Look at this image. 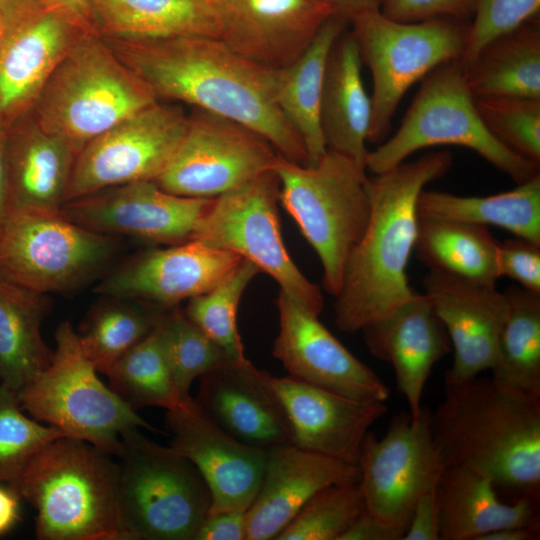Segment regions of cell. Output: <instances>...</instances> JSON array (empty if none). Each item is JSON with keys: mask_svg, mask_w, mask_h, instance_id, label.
I'll return each instance as SVG.
<instances>
[{"mask_svg": "<svg viewBox=\"0 0 540 540\" xmlns=\"http://www.w3.org/2000/svg\"><path fill=\"white\" fill-rule=\"evenodd\" d=\"M359 481L358 465L295 444L267 449L259 489L246 511L247 540H275L317 492Z\"/></svg>", "mask_w": 540, "mask_h": 540, "instance_id": "d4e9b609", "label": "cell"}, {"mask_svg": "<svg viewBox=\"0 0 540 540\" xmlns=\"http://www.w3.org/2000/svg\"><path fill=\"white\" fill-rule=\"evenodd\" d=\"M112 456L64 436L31 460L12 490L35 510L37 539L121 540Z\"/></svg>", "mask_w": 540, "mask_h": 540, "instance_id": "277c9868", "label": "cell"}, {"mask_svg": "<svg viewBox=\"0 0 540 540\" xmlns=\"http://www.w3.org/2000/svg\"><path fill=\"white\" fill-rule=\"evenodd\" d=\"M349 26L373 81L367 141L379 143L388 136L406 91L437 66L461 59L470 22L437 18L404 23L372 10L354 16Z\"/></svg>", "mask_w": 540, "mask_h": 540, "instance_id": "30bf717a", "label": "cell"}, {"mask_svg": "<svg viewBox=\"0 0 540 540\" xmlns=\"http://www.w3.org/2000/svg\"><path fill=\"white\" fill-rule=\"evenodd\" d=\"M487 130L515 153L540 164V99L520 96L474 98Z\"/></svg>", "mask_w": 540, "mask_h": 540, "instance_id": "7bdbcfd3", "label": "cell"}, {"mask_svg": "<svg viewBox=\"0 0 540 540\" xmlns=\"http://www.w3.org/2000/svg\"><path fill=\"white\" fill-rule=\"evenodd\" d=\"M330 1V0H329Z\"/></svg>", "mask_w": 540, "mask_h": 540, "instance_id": "680465c9", "label": "cell"}, {"mask_svg": "<svg viewBox=\"0 0 540 540\" xmlns=\"http://www.w3.org/2000/svg\"><path fill=\"white\" fill-rule=\"evenodd\" d=\"M114 237L89 231L60 209H8L0 224V277L47 295L77 289L114 258Z\"/></svg>", "mask_w": 540, "mask_h": 540, "instance_id": "8fae6325", "label": "cell"}, {"mask_svg": "<svg viewBox=\"0 0 540 540\" xmlns=\"http://www.w3.org/2000/svg\"><path fill=\"white\" fill-rule=\"evenodd\" d=\"M219 39L262 67L295 62L335 10L329 0H211Z\"/></svg>", "mask_w": 540, "mask_h": 540, "instance_id": "44dd1931", "label": "cell"}, {"mask_svg": "<svg viewBox=\"0 0 540 540\" xmlns=\"http://www.w3.org/2000/svg\"><path fill=\"white\" fill-rule=\"evenodd\" d=\"M454 356L445 383H459L491 370L507 313L505 293L452 275L429 271L423 280Z\"/></svg>", "mask_w": 540, "mask_h": 540, "instance_id": "7402d4cb", "label": "cell"}, {"mask_svg": "<svg viewBox=\"0 0 540 540\" xmlns=\"http://www.w3.org/2000/svg\"><path fill=\"white\" fill-rule=\"evenodd\" d=\"M335 14L347 21L363 12L380 10L383 0H330Z\"/></svg>", "mask_w": 540, "mask_h": 540, "instance_id": "f5cc1de1", "label": "cell"}, {"mask_svg": "<svg viewBox=\"0 0 540 540\" xmlns=\"http://www.w3.org/2000/svg\"><path fill=\"white\" fill-rule=\"evenodd\" d=\"M274 170L280 181V203L317 253L323 287L336 296L348 257L369 218L366 170L328 148L314 165L281 155Z\"/></svg>", "mask_w": 540, "mask_h": 540, "instance_id": "52a82bcc", "label": "cell"}, {"mask_svg": "<svg viewBox=\"0 0 540 540\" xmlns=\"http://www.w3.org/2000/svg\"><path fill=\"white\" fill-rule=\"evenodd\" d=\"M474 98L520 96L540 99V25L533 18L482 47L461 66Z\"/></svg>", "mask_w": 540, "mask_h": 540, "instance_id": "d6a6232c", "label": "cell"}, {"mask_svg": "<svg viewBox=\"0 0 540 540\" xmlns=\"http://www.w3.org/2000/svg\"><path fill=\"white\" fill-rule=\"evenodd\" d=\"M243 259L234 252L190 239L130 257L107 274L94 292L168 309L210 291Z\"/></svg>", "mask_w": 540, "mask_h": 540, "instance_id": "d6986e66", "label": "cell"}, {"mask_svg": "<svg viewBox=\"0 0 540 540\" xmlns=\"http://www.w3.org/2000/svg\"><path fill=\"white\" fill-rule=\"evenodd\" d=\"M200 408L237 439L263 449L293 444L285 408L272 375L247 358L228 359L200 377Z\"/></svg>", "mask_w": 540, "mask_h": 540, "instance_id": "603a6c76", "label": "cell"}, {"mask_svg": "<svg viewBox=\"0 0 540 540\" xmlns=\"http://www.w3.org/2000/svg\"><path fill=\"white\" fill-rule=\"evenodd\" d=\"M55 343L49 366L17 393L24 412L116 457L124 430H154L99 379L69 321L58 325Z\"/></svg>", "mask_w": 540, "mask_h": 540, "instance_id": "9c48e42d", "label": "cell"}, {"mask_svg": "<svg viewBox=\"0 0 540 540\" xmlns=\"http://www.w3.org/2000/svg\"><path fill=\"white\" fill-rule=\"evenodd\" d=\"M280 156L253 129L194 108L181 144L154 182L175 195L216 198L273 170Z\"/></svg>", "mask_w": 540, "mask_h": 540, "instance_id": "4fadbf2b", "label": "cell"}, {"mask_svg": "<svg viewBox=\"0 0 540 540\" xmlns=\"http://www.w3.org/2000/svg\"><path fill=\"white\" fill-rule=\"evenodd\" d=\"M440 540H477L505 527L540 526L538 502L501 501L490 478L465 467L445 468L437 484Z\"/></svg>", "mask_w": 540, "mask_h": 540, "instance_id": "83f0119b", "label": "cell"}, {"mask_svg": "<svg viewBox=\"0 0 540 540\" xmlns=\"http://www.w3.org/2000/svg\"><path fill=\"white\" fill-rule=\"evenodd\" d=\"M0 23V126L7 129L32 111L59 62L89 32L39 0L0 10Z\"/></svg>", "mask_w": 540, "mask_h": 540, "instance_id": "2e32d148", "label": "cell"}, {"mask_svg": "<svg viewBox=\"0 0 540 540\" xmlns=\"http://www.w3.org/2000/svg\"><path fill=\"white\" fill-rule=\"evenodd\" d=\"M188 115L157 101L89 142L76 156L66 200L138 181H154L186 133Z\"/></svg>", "mask_w": 540, "mask_h": 540, "instance_id": "5bb4252c", "label": "cell"}, {"mask_svg": "<svg viewBox=\"0 0 540 540\" xmlns=\"http://www.w3.org/2000/svg\"><path fill=\"white\" fill-rule=\"evenodd\" d=\"M497 269L500 277H509L521 288L540 294V244L516 236L498 243Z\"/></svg>", "mask_w": 540, "mask_h": 540, "instance_id": "bcb514c9", "label": "cell"}, {"mask_svg": "<svg viewBox=\"0 0 540 540\" xmlns=\"http://www.w3.org/2000/svg\"><path fill=\"white\" fill-rule=\"evenodd\" d=\"M42 3L58 9L73 19L79 26L89 33L95 32L89 0H39ZM98 35V34H97Z\"/></svg>", "mask_w": 540, "mask_h": 540, "instance_id": "f907efd6", "label": "cell"}, {"mask_svg": "<svg viewBox=\"0 0 540 540\" xmlns=\"http://www.w3.org/2000/svg\"><path fill=\"white\" fill-rule=\"evenodd\" d=\"M170 446L199 471L211 494L209 512L247 511L259 489L267 450L216 424L195 398L166 412Z\"/></svg>", "mask_w": 540, "mask_h": 540, "instance_id": "ac0fdd59", "label": "cell"}, {"mask_svg": "<svg viewBox=\"0 0 540 540\" xmlns=\"http://www.w3.org/2000/svg\"><path fill=\"white\" fill-rule=\"evenodd\" d=\"M194 540H247L246 512H209Z\"/></svg>", "mask_w": 540, "mask_h": 540, "instance_id": "c3c4849f", "label": "cell"}, {"mask_svg": "<svg viewBox=\"0 0 540 540\" xmlns=\"http://www.w3.org/2000/svg\"><path fill=\"white\" fill-rule=\"evenodd\" d=\"M280 181L275 170L214 198L192 239L227 250L270 275L280 291L320 315L323 296L295 265L284 245L279 220Z\"/></svg>", "mask_w": 540, "mask_h": 540, "instance_id": "7c38bea8", "label": "cell"}, {"mask_svg": "<svg viewBox=\"0 0 540 540\" xmlns=\"http://www.w3.org/2000/svg\"><path fill=\"white\" fill-rule=\"evenodd\" d=\"M504 293L507 313L491 377L514 393L540 398V294L520 286Z\"/></svg>", "mask_w": 540, "mask_h": 540, "instance_id": "d590c367", "label": "cell"}, {"mask_svg": "<svg viewBox=\"0 0 540 540\" xmlns=\"http://www.w3.org/2000/svg\"><path fill=\"white\" fill-rule=\"evenodd\" d=\"M95 32L104 38L219 37L211 0H89Z\"/></svg>", "mask_w": 540, "mask_h": 540, "instance_id": "4dcf8cb0", "label": "cell"}, {"mask_svg": "<svg viewBox=\"0 0 540 540\" xmlns=\"http://www.w3.org/2000/svg\"><path fill=\"white\" fill-rule=\"evenodd\" d=\"M68 436L28 417L17 393L0 384V483L13 489L31 460L49 443Z\"/></svg>", "mask_w": 540, "mask_h": 540, "instance_id": "60d3db41", "label": "cell"}, {"mask_svg": "<svg viewBox=\"0 0 540 540\" xmlns=\"http://www.w3.org/2000/svg\"><path fill=\"white\" fill-rule=\"evenodd\" d=\"M279 332L272 353L288 374L358 400L385 402L386 384L308 310L283 292L277 299Z\"/></svg>", "mask_w": 540, "mask_h": 540, "instance_id": "ffe728a7", "label": "cell"}, {"mask_svg": "<svg viewBox=\"0 0 540 540\" xmlns=\"http://www.w3.org/2000/svg\"><path fill=\"white\" fill-rule=\"evenodd\" d=\"M76 152L62 138L45 131L32 112L5 133L8 209H60Z\"/></svg>", "mask_w": 540, "mask_h": 540, "instance_id": "4316f807", "label": "cell"}, {"mask_svg": "<svg viewBox=\"0 0 540 540\" xmlns=\"http://www.w3.org/2000/svg\"><path fill=\"white\" fill-rule=\"evenodd\" d=\"M19 0H0V10L8 7L11 4L16 3Z\"/></svg>", "mask_w": 540, "mask_h": 540, "instance_id": "9f6ffc18", "label": "cell"}, {"mask_svg": "<svg viewBox=\"0 0 540 540\" xmlns=\"http://www.w3.org/2000/svg\"><path fill=\"white\" fill-rule=\"evenodd\" d=\"M399 129L366 157V170L385 172L416 151L459 145L479 154L521 184L539 173V163L499 142L484 126L468 90L459 61L443 63L422 80Z\"/></svg>", "mask_w": 540, "mask_h": 540, "instance_id": "ba28073f", "label": "cell"}, {"mask_svg": "<svg viewBox=\"0 0 540 540\" xmlns=\"http://www.w3.org/2000/svg\"><path fill=\"white\" fill-rule=\"evenodd\" d=\"M124 430L117 456L121 540H194L211 494L197 468L171 446Z\"/></svg>", "mask_w": 540, "mask_h": 540, "instance_id": "8992f818", "label": "cell"}, {"mask_svg": "<svg viewBox=\"0 0 540 540\" xmlns=\"http://www.w3.org/2000/svg\"><path fill=\"white\" fill-rule=\"evenodd\" d=\"M161 326L173 378L181 399L186 401L192 397L190 388L194 380L229 357L177 306L164 312Z\"/></svg>", "mask_w": 540, "mask_h": 540, "instance_id": "ab89813d", "label": "cell"}, {"mask_svg": "<svg viewBox=\"0 0 540 540\" xmlns=\"http://www.w3.org/2000/svg\"><path fill=\"white\" fill-rule=\"evenodd\" d=\"M5 133L6 129L0 126V224L8 210L5 164Z\"/></svg>", "mask_w": 540, "mask_h": 540, "instance_id": "11a10c76", "label": "cell"}, {"mask_svg": "<svg viewBox=\"0 0 540 540\" xmlns=\"http://www.w3.org/2000/svg\"><path fill=\"white\" fill-rule=\"evenodd\" d=\"M166 310L141 301L102 296L78 333L85 356L98 373L106 374L153 330Z\"/></svg>", "mask_w": 540, "mask_h": 540, "instance_id": "8d00e7d4", "label": "cell"}, {"mask_svg": "<svg viewBox=\"0 0 540 540\" xmlns=\"http://www.w3.org/2000/svg\"><path fill=\"white\" fill-rule=\"evenodd\" d=\"M161 318L153 330L105 374L110 389L136 412L146 407L168 411L184 402L173 378Z\"/></svg>", "mask_w": 540, "mask_h": 540, "instance_id": "74e56055", "label": "cell"}, {"mask_svg": "<svg viewBox=\"0 0 540 540\" xmlns=\"http://www.w3.org/2000/svg\"><path fill=\"white\" fill-rule=\"evenodd\" d=\"M429 414L423 407L416 419L395 414L384 437L366 435L358 460L366 509L404 533L419 497L437 486L444 470Z\"/></svg>", "mask_w": 540, "mask_h": 540, "instance_id": "9a60e30c", "label": "cell"}, {"mask_svg": "<svg viewBox=\"0 0 540 540\" xmlns=\"http://www.w3.org/2000/svg\"><path fill=\"white\" fill-rule=\"evenodd\" d=\"M158 100L111 50L86 33L46 82L32 114L78 154L89 142Z\"/></svg>", "mask_w": 540, "mask_h": 540, "instance_id": "5b68a950", "label": "cell"}, {"mask_svg": "<svg viewBox=\"0 0 540 540\" xmlns=\"http://www.w3.org/2000/svg\"><path fill=\"white\" fill-rule=\"evenodd\" d=\"M498 243L485 226L419 218L414 250L430 271L496 286Z\"/></svg>", "mask_w": 540, "mask_h": 540, "instance_id": "e575fe53", "label": "cell"}, {"mask_svg": "<svg viewBox=\"0 0 540 540\" xmlns=\"http://www.w3.org/2000/svg\"><path fill=\"white\" fill-rule=\"evenodd\" d=\"M213 200L175 195L154 181H138L67 201L61 211L98 234L173 245L192 239Z\"/></svg>", "mask_w": 540, "mask_h": 540, "instance_id": "e0dca14e", "label": "cell"}, {"mask_svg": "<svg viewBox=\"0 0 540 540\" xmlns=\"http://www.w3.org/2000/svg\"><path fill=\"white\" fill-rule=\"evenodd\" d=\"M417 212L419 218L496 226L540 244V174L512 190L484 197L423 189Z\"/></svg>", "mask_w": 540, "mask_h": 540, "instance_id": "836d02e7", "label": "cell"}, {"mask_svg": "<svg viewBox=\"0 0 540 540\" xmlns=\"http://www.w3.org/2000/svg\"><path fill=\"white\" fill-rule=\"evenodd\" d=\"M478 0H383L380 11L391 20L414 23L437 18L471 22Z\"/></svg>", "mask_w": 540, "mask_h": 540, "instance_id": "f6af8a7d", "label": "cell"}, {"mask_svg": "<svg viewBox=\"0 0 540 540\" xmlns=\"http://www.w3.org/2000/svg\"><path fill=\"white\" fill-rule=\"evenodd\" d=\"M370 353L389 362L412 419L433 366L450 351L447 331L428 296L413 293L390 314L362 330Z\"/></svg>", "mask_w": 540, "mask_h": 540, "instance_id": "484cf974", "label": "cell"}, {"mask_svg": "<svg viewBox=\"0 0 540 540\" xmlns=\"http://www.w3.org/2000/svg\"><path fill=\"white\" fill-rule=\"evenodd\" d=\"M451 164L449 151L429 152L368 177L369 218L335 296V323L341 331H362L412 296L406 269L417 237L418 197Z\"/></svg>", "mask_w": 540, "mask_h": 540, "instance_id": "7a4b0ae2", "label": "cell"}, {"mask_svg": "<svg viewBox=\"0 0 540 540\" xmlns=\"http://www.w3.org/2000/svg\"><path fill=\"white\" fill-rule=\"evenodd\" d=\"M348 26L338 15L330 16L295 62L274 70L276 104L302 139L307 165L316 164L327 150L320 125L324 75L330 50Z\"/></svg>", "mask_w": 540, "mask_h": 540, "instance_id": "f546056e", "label": "cell"}, {"mask_svg": "<svg viewBox=\"0 0 540 540\" xmlns=\"http://www.w3.org/2000/svg\"><path fill=\"white\" fill-rule=\"evenodd\" d=\"M158 101H180L239 122L286 159L307 165L304 143L276 104L274 70L242 57L219 38H104Z\"/></svg>", "mask_w": 540, "mask_h": 540, "instance_id": "6da1fadb", "label": "cell"}, {"mask_svg": "<svg viewBox=\"0 0 540 540\" xmlns=\"http://www.w3.org/2000/svg\"><path fill=\"white\" fill-rule=\"evenodd\" d=\"M402 540H440L437 486L419 497Z\"/></svg>", "mask_w": 540, "mask_h": 540, "instance_id": "7dc6e473", "label": "cell"}, {"mask_svg": "<svg viewBox=\"0 0 540 540\" xmlns=\"http://www.w3.org/2000/svg\"><path fill=\"white\" fill-rule=\"evenodd\" d=\"M365 509L359 482L327 486L301 508L275 540H339Z\"/></svg>", "mask_w": 540, "mask_h": 540, "instance_id": "b9f144b4", "label": "cell"}, {"mask_svg": "<svg viewBox=\"0 0 540 540\" xmlns=\"http://www.w3.org/2000/svg\"><path fill=\"white\" fill-rule=\"evenodd\" d=\"M285 408L293 444L358 465L370 427L386 412L380 401L354 399L309 384L290 375L272 376Z\"/></svg>", "mask_w": 540, "mask_h": 540, "instance_id": "cb8c5ba5", "label": "cell"}, {"mask_svg": "<svg viewBox=\"0 0 540 540\" xmlns=\"http://www.w3.org/2000/svg\"><path fill=\"white\" fill-rule=\"evenodd\" d=\"M539 12L540 0H478L460 66L470 62L488 42L536 18Z\"/></svg>", "mask_w": 540, "mask_h": 540, "instance_id": "ee69618b", "label": "cell"}, {"mask_svg": "<svg viewBox=\"0 0 540 540\" xmlns=\"http://www.w3.org/2000/svg\"><path fill=\"white\" fill-rule=\"evenodd\" d=\"M540 526H513L488 532L477 540H535L539 538Z\"/></svg>", "mask_w": 540, "mask_h": 540, "instance_id": "db71d44e", "label": "cell"}, {"mask_svg": "<svg viewBox=\"0 0 540 540\" xmlns=\"http://www.w3.org/2000/svg\"><path fill=\"white\" fill-rule=\"evenodd\" d=\"M0 31H1V23H0Z\"/></svg>", "mask_w": 540, "mask_h": 540, "instance_id": "6f0895ef", "label": "cell"}, {"mask_svg": "<svg viewBox=\"0 0 540 540\" xmlns=\"http://www.w3.org/2000/svg\"><path fill=\"white\" fill-rule=\"evenodd\" d=\"M50 308L47 295L0 277V384L16 393L51 362L41 331Z\"/></svg>", "mask_w": 540, "mask_h": 540, "instance_id": "1f68e13d", "label": "cell"}, {"mask_svg": "<svg viewBox=\"0 0 540 540\" xmlns=\"http://www.w3.org/2000/svg\"><path fill=\"white\" fill-rule=\"evenodd\" d=\"M429 425L444 469L475 470L512 501H539L540 398L514 393L492 377L445 383Z\"/></svg>", "mask_w": 540, "mask_h": 540, "instance_id": "3957f363", "label": "cell"}, {"mask_svg": "<svg viewBox=\"0 0 540 540\" xmlns=\"http://www.w3.org/2000/svg\"><path fill=\"white\" fill-rule=\"evenodd\" d=\"M361 66L356 40L345 29L335 40L327 60L320 125L328 149L366 170L371 99L364 88Z\"/></svg>", "mask_w": 540, "mask_h": 540, "instance_id": "f1b7e54d", "label": "cell"}, {"mask_svg": "<svg viewBox=\"0 0 540 540\" xmlns=\"http://www.w3.org/2000/svg\"><path fill=\"white\" fill-rule=\"evenodd\" d=\"M261 271L252 262L241 263L210 291L189 299L185 314L216 342L231 360L246 358L237 326L243 292Z\"/></svg>", "mask_w": 540, "mask_h": 540, "instance_id": "f35d334b", "label": "cell"}, {"mask_svg": "<svg viewBox=\"0 0 540 540\" xmlns=\"http://www.w3.org/2000/svg\"><path fill=\"white\" fill-rule=\"evenodd\" d=\"M18 494L0 483V536L10 531L19 520Z\"/></svg>", "mask_w": 540, "mask_h": 540, "instance_id": "816d5d0a", "label": "cell"}, {"mask_svg": "<svg viewBox=\"0 0 540 540\" xmlns=\"http://www.w3.org/2000/svg\"><path fill=\"white\" fill-rule=\"evenodd\" d=\"M404 532L365 509L339 540H402Z\"/></svg>", "mask_w": 540, "mask_h": 540, "instance_id": "681fc988", "label": "cell"}]
</instances>
